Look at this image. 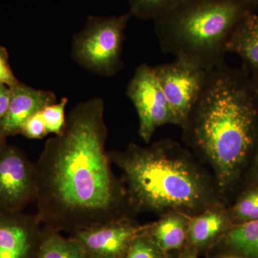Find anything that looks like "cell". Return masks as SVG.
<instances>
[{
    "mask_svg": "<svg viewBox=\"0 0 258 258\" xmlns=\"http://www.w3.org/2000/svg\"><path fill=\"white\" fill-rule=\"evenodd\" d=\"M103 98L71 110L60 134L47 139L35 163L37 215L45 227L69 232L129 217L123 183L115 177L106 149Z\"/></svg>",
    "mask_w": 258,
    "mask_h": 258,
    "instance_id": "1",
    "label": "cell"
},
{
    "mask_svg": "<svg viewBox=\"0 0 258 258\" xmlns=\"http://www.w3.org/2000/svg\"><path fill=\"white\" fill-rule=\"evenodd\" d=\"M183 128L211 161L219 184L226 186L257 139L258 98L248 72L226 62L209 71Z\"/></svg>",
    "mask_w": 258,
    "mask_h": 258,
    "instance_id": "2",
    "label": "cell"
},
{
    "mask_svg": "<svg viewBox=\"0 0 258 258\" xmlns=\"http://www.w3.org/2000/svg\"><path fill=\"white\" fill-rule=\"evenodd\" d=\"M108 155L123 172L122 183L135 211H191L208 203L203 176L172 142L148 148L132 143L124 152Z\"/></svg>",
    "mask_w": 258,
    "mask_h": 258,
    "instance_id": "3",
    "label": "cell"
},
{
    "mask_svg": "<svg viewBox=\"0 0 258 258\" xmlns=\"http://www.w3.org/2000/svg\"><path fill=\"white\" fill-rule=\"evenodd\" d=\"M256 0H186L154 19L163 52L211 71L225 62L227 45Z\"/></svg>",
    "mask_w": 258,
    "mask_h": 258,
    "instance_id": "4",
    "label": "cell"
},
{
    "mask_svg": "<svg viewBox=\"0 0 258 258\" xmlns=\"http://www.w3.org/2000/svg\"><path fill=\"white\" fill-rule=\"evenodd\" d=\"M129 12L114 16H89L82 30L74 35L73 60L83 69L103 77H112L123 69V43Z\"/></svg>",
    "mask_w": 258,
    "mask_h": 258,
    "instance_id": "5",
    "label": "cell"
},
{
    "mask_svg": "<svg viewBox=\"0 0 258 258\" xmlns=\"http://www.w3.org/2000/svg\"><path fill=\"white\" fill-rule=\"evenodd\" d=\"M154 70L175 125L184 126L203 92L208 71L176 58L172 62L154 66Z\"/></svg>",
    "mask_w": 258,
    "mask_h": 258,
    "instance_id": "6",
    "label": "cell"
},
{
    "mask_svg": "<svg viewBox=\"0 0 258 258\" xmlns=\"http://www.w3.org/2000/svg\"><path fill=\"white\" fill-rule=\"evenodd\" d=\"M125 94L133 103L139 118V134L150 142L158 128L175 125L165 95L154 73V66L140 64L127 86Z\"/></svg>",
    "mask_w": 258,
    "mask_h": 258,
    "instance_id": "7",
    "label": "cell"
},
{
    "mask_svg": "<svg viewBox=\"0 0 258 258\" xmlns=\"http://www.w3.org/2000/svg\"><path fill=\"white\" fill-rule=\"evenodd\" d=\"M37 176L35 164L18 148H0V211L21 212L36 202Z\"/></svg>",
    "mask_w": 258,
    "mask_h": 258,
    "instance_id": "8",
    "label": "cell"
},
{
    "mask_svg": "<svg viewBox=\"0 0 258 258\" xmlns=\"http://www.w3.org/2000/svg\"><path fill=\"white\" fill-rule=\"evenodd\" d=\"M150 225H138L130 217L116 219L71 234L89 258H124L134 240Z\"/></svg>",
    "mask_w": 258,
    "mask_h": 258,
    "instance_id": "9",
    "label": "cell"
},
{
    "mask_svg": "<svg viewBox=\"0 0 258 258\" xmlns=\"http://www.w3.org/2000/svg\"><path fill=\"white\" fill-rule=\"evenodd\" d=\"M43 230L37 215L0 211V258H37Z\"/></svg>",
    "mask_w": 258,
    "mask_h": 258,
    "instance_id": "10",
    "label": "cell"
},
{
    "mask_svg": "<svg viewBox=\"0 0 258 258\" xmlns=\"http://www.w3.org/2000/svg\"><path fill=\"white\" fill-rule=\"evenodd\" d=\"M10 89L9 108L0 121V134L4 138L21 133L24 123L30 117L57 102L52 91L36 89L20 82Z\"/></svg>",
    "mask_w": 258,
    "mask_h": 258,
    "instance_id": "11",
    "label": "cell"
},
{
    "mask_svg": "<svg viewBox=\"0 0 258 258\" xmlns=\"http://www.w3.org/2000/svg\"><path fill=\"white\" fill-rule=\"evenodd\" d=\"M227 53L238 56L252 78H258V15L251 13L236 28L227 45Z\"/></svg>",
    "mask_w": 258,
    "mask_h": 258,
    "instance_id": "12",
    "label": "cell"
},
{
    "mask_svg": "<svg viewBox=\"0 0 258 258\" xmlns=\"http://www.w3.org/2000/svg\"><path fill=\"white\" fill-rule=\"evenodd\" d=\"M189 220L180 212L166 214L156 223L150 225L148 235L163 252L182 247L188 237Z\"/></svg>",
    "mask_w": 258,
    "mask_h": 258,
    "instance_id": "13",
    "label": "cell"
},
{
    "mask_svg": "<svg viewBox=\"0 0 258 258\" xmlns=\"http://www.w3.org/2000/svg\"><path fill=\"white\" fill-rule=\"evenodd\" d=\"M227 217L220 209H208L189 221L188 237L194 246L200 247L211 242L225 230Z\"/></svg>",
    "mask_w": 258,
    "mask_h": 258,
    "instance_id": "14",
    "label": "cell"
},
{
    "mask_svg": "<svg viewBox=\"0 0 258 258\" xmlns=\"http://www.w3.org/2000/svg\"><path fill=\"white\" fill-rule=\"evenodd\" d=\"M37 258H89L82 246L71 237H66L44 226L43 236Z\"/></svg>",
    "mask_w": 258,
    "mask_h": 258,
    "instance_id": "15",
    "label": "cell"
},
{
    "mask_svg": "<svg viewBox=\"0 0 258 258\" xmlns=\"http://www.w3.org/2000/svg\"><path fill=\"white\" fill-rule=\"evenodd\" d=\"M227 242L248 258H258V220L234 227L227 235Z\"/></svg>",
    "mask_w": 258,
    "mask_h": 258,
    "instance_id": "16",
    "label": "cell"
},
{
    "mask_svg": "<svg viewBox=\"0 0 258 258\" xmlns=\"http://www.w3.org/2000/svg\"><path fill=\"white\" fill-rule=\"evenodd\" d=\"M186 0H128L129 13L141 20H154Z\"/></svg>",
    "mask_w": 258,
    "mask_h": 258,
    "instance_id": "17",
    "label": "cell"
},
{
    "mask_svg": "<svg viewBox=\"0 0 258 258\" xmlns=\"http://www.w3.org/2000/svg\"><path fill=\"white\" fill-rule=\"evenodd\" d=\"M69 98L63 97L60 101L47 105L41 111L42 118L46 125L47 133L57 135L66 126V108Z\"/></svg>",
    "mask_w": 258,
    "mask_h": 258,
    "instance_id": "18",
    "label": "cell"
},
{
    "mask_svg": "<svg viewBox=\"0 0 258 258\" xmlns=\"http://www.w3.org/2000/svg\"><path fill=\"white\" fill-rule=\"evenodd\" d=\"M163 252L146 231L134 240L124 258H165Z\"/></svg>",
    "mask_w": 258,
    "mask_h": 258,
    "instance_id": "19",
    "label": "cell"
},
{
    "mask_svg": "<svg viewBox=\"0 0 258 258\" xmlns=\"http://www.w3.org/2000/svg\"><path fill=\"white\" fill-rule=\"evenodd\" d=\"M234 213L246 222L258 220V190L246 194L236 205Z\"/></svg>",
    "mask_w": 258,
    "mask_h": 258,
    "instance_id": "20",
    "label": "cell"
},
{
    "mask_svg": "<svg viewBox=\"0 0 258 258\" xmlns=\"http://www.w3.org/2000/svg\"><path fill=\"white\" fill-rule=\"evenodd\" d=\"M20 134L31 139H41L46 137L48 133L41 111L32 115L25 121Z\"/></svg>",
    "mask_w": 258,
    "mask_h": 258,
    "instance_id": "21",
    "label": "cell"
},
{
    "mask_svg": "<svg viewBox=\"0 0 258 258\" xmlns=\"http://www.w3.org/2000/svg\"><path fill=\"white\" fill-rule=\"evenodd\" d=\"M19 82L10 66L8 51L4 47H0V83L12 87Z\"/></svg>",
    "mask_w": 258,
    "mask_h": 258,
    "instance_id": "22",
    "label": "cell"
},
{
    "mask_svg": "<svg viewBox=\"0 0 258 258\" xmlns=\"http://www.w3.org/2000/svg\"><path fill=\"white\" fill-rule=\"evenodd\" d=\"M11 89L9 86L0 83V121L4 118L9 108Z\"/></svg>",
    "mask_w": 258,
    "mask_h": 258,
    "instance_id": "23",
    "label": "cell"
},
{
    "mask_svg": "<svg viewBox=\"0 0 258 258\" xmlns=\"http://www.w3.org/2000/svg\"><path fill=\"white\" fill-rule=\"evenodd\" d=\"M179 258H198L197 257L196 251L195 249H191L186 250L184 253L181 254Z\"/></svg>",
    "mask_w": 258,
    "mask_h": 258,
    "instance_id": "24",
    "label": "cell"
},
{
    "mask_svg": "<svg viewBox=\"0 0 258 258\" xmlns=\"http://www.w3.org/2000/svg\"><path fill=\"white\" fill-rule=\"evenodd\" d=\"M251 79H252V83H253L254 89H255L256 93H257V96L258 98V78L251 77Z\"/></svg>",
    "mask_w": 258,
    "mask_h": 258,
    "instance_id": "25",
    "label": "cell"
},
{
    "mask_svg": "<svg viewBox=\"0 0 258 258\" xmlns=\"http://www.w3.org/2000/svg\"><path fill=\"white\" fill-rule=\"evenodd\" d=\"M5 144V138L0 134V148L3 147Z\"/></svg>",
    "mask_w": 258,
    "mask_h": 258,
    "instance_id": "26",
    "label": "cell"
},
{
    "mask_svg": "<svg viewBox=\"0 0 258 258\" xmlns=\"http://www.w3.org/2000/svg\"><path fill=\"white\" fill-rule=\"evenodd\" d=\"M227 258H239V257H227Z\"/></svg>",
    "mask_w": 258,
    "mask_h": 258,
    "instance_id": "27",
    "label": "cell"
},
{
    "mask_svg": "<svg viewBox=\"0 0 258 258\" xmlns=\"http://www.w3.org/2000/svg\"><path fill=\"white\" fill-rule=\"evenodd\" d=\"M256 1H257V4H258V0H256Z\"/></svg>",
    "mask_w": 258,
    "mask_h": 258,
    "instance_id": "28",
    "label": "cell"
}]
</instances>
